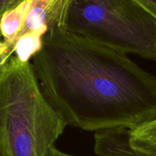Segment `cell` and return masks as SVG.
Wrapping results in <instances>:
<instances>
[{"mask_svg":"<svg viewBox=\"0 0 156 156\" xmlns=\"http://www.w3.org/2000/svg\"><path fill=\"white\" fill-rule=\"evenodd\" d=\"M31 58L45 98L67 126L136 128L156 117V77L126 54L57 25Z\"/></svg>","mask_w":156,"mask_h":156,"instance_id":"obj_1","label":"cell"},{"mask_svg":"<svg viewBox=\"0 0 156 156\" xmlns=\"http://www.w3.org/2000/svg\"><path fill=\"white\" fill-rule=\"evenodd\" d=\"M66 126L31 63L13 55L0 68V156H47Z\"/></svg>","mask_w":156,"mask_h":156,"instance_id":"obj_2","label":"cell"},{"mask_svg":"<svg viewBox=\"0 0 156 156\" xmlns=\"http://www.w3.org/2000/svg\"><path fill=\"white\" fill-rule=\"evenodd\" d=\"M64 28L113 50L156 61V18L135 0H71Z\"/></svg>","mask_w":156,"mask_h":156,"instance_id":"obj_3","label":"cell"},{"mask_svg":"<svg viewBox=\"0 0 156 156\" xmlns=\"http://www.w3.org/2000/svg\"><path fill=\"white\" fill-rule=\"evenodd\" d=\"M71 0H25L22 28L14 43V55L29 62L41 48L44 34L57 25L64 27Z\"/></svg>","mask_w":156,"mask_h":156,"instance_id":"obj_4","label":"cell"},{"mask_svg":"<svg viewBox=\"0 0 156 156\" xmlns=\"http://www.w3.org/2000/svg\"><path fill=\"white\" fill-rule=\"evenodd\" d=\"M129 135L128 128L98 131L94 136L95 153L98 156H146L130 143Z\"/></svg>","mask_w":156,"mask_h":156,"instance_id":"obj_5","label":"cell"},{"mask_svg":"<svg viewBox=\"0 0 156 156\" xmlns=\"http://www.w3.org/2000/svg\"><path fill=\"white\" fill-rule=\"evenodd\" d=\"M129 134L136 142L156 150V117L136 128L129 129Z\"/></svg>","mask_w":156,"mask_h":156,"instance_id":"obj_6","label":"cell"},{"mask_svg":"<svg viewBox=\"0 0 156 156\" xmlns=\"http://www.w3.org/2000/svg\"><path fill=\"white\" fill-rule=\"evenodd\" d=\"M25 0H0V20L7 12L16 8ZM0 36L1 33H0Z\"/></svg>","mask_w":156,"mask_h":156,"instance_id":"obj_7","label":"cell"},{"mask_svg":"<svg viewBox=\"0 0 156 156\" xmlns=\"http://www.w3.org/2000/svg\"><path fill=\"white\" fill-rule=\"evenodd\" d=\"M156 18V0H135Z\"/></svg>","mask_w":156,"mask_h":156,"instance_id":"obj_8","label":"cell"},{"mask_svg":"<svg viewBox=\"0 0 156 156\" xmlns=\"http://www.w3.org/2000/svg\"><path fill=\"white\" fill-rule=\"evenodd\" d=\"M14 55V47H9L2 53L0 54V68L7 62L9 59Z\"/></svg>","mask_w":156,"mask_h":156,"instance_id":"obj_9","label":"cell"},{"mask_svg":"<svg viewBox=\"0 0 156 156\" xmlns=\"http://www.w3.org/2000/svg\"><path fill=\"white\" fill-rule=\"evenodd\" d=\"M47 156H74V155H71V154H66V153L62 152V151H59L58 148H56L55 147V145L49 148L48 151Z\"/></svg>","mask_w":156,"mask_h":156,"instance_id":"obj_10","label":"cell"},{"mask_svg":"<svg viewBox=\"0 0 156 156\" xmlns=\"http://www.w3.org/2000/svg\"><path fill=\"white\" fill-rule=\"evenodd\" d=\"M9 47H14V46L12 45V44H9V43L5 42L3 39H2V36H0V54L2 53L4 51H5L7 48H9Z\"/></svg>","mask_w":156,"mask_h":156,"instance_id":"obj_11","label":"cell"},{"mask_svg":"<svg viewBox=\"0 0 156 156\" xmlns=\"http://www.w3.org/2000/svg\"><path fill=\"white\" fill-rule=\"evenodd\" d=\"M155 156H156V153H155Z\"/></svg>","mask_w":156,"mask_h":156,"instance_id":"obj_12","label":"cell"}]
</instances>
